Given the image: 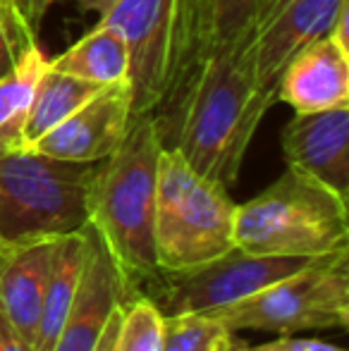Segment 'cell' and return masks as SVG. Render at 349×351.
Here are the masks:
<instances>
[{
    "instance_id": "6da1fadb",
    "label": "cell",
    "mask_w": 349,
    "mask_h": 351,
    "mask_svg": "<svg viewBox=\"0 0 349 351\" xmlns=\"http://www.w3.org/2000/svg\"><path fill=\"white\" fill-rule=\"evenodd\" d=\"M273 103L275 91L258 79L247 41L184 62L151 115L163 148L230 186Z\"/></svg>"
},
{
    "instance_id": "7a4b0ae2",
    "label": "cell",
    "mask_w": 349,
    "mask_h": 351,
    "mask_svg": "<svg viewBox=\"0 0 349 351\" xmlns=\"http://www.w3.org/2000/svg\"><path fill=\"white\" fill-rule=\"evenodd\" d=\"M160 153L163 143L154 115L132 117L125 139L101 160L91 186L88 225L132 294H139L141 282H154L160 275L154 244Z\"/></svg>"
},
{
    "instance_id": "3957f363",
    "label": "cell",
    "mask_w": 349,
    "mask_h": 351,
    "mask_svg": "<svg viewBox=\"0 0 349 351\" xmlns=\"http://www.w3.org/2000/svg\"><path fill=\"white\" fill-rule=\"evenodd\" d=\"M234 246L258 256H318L349 249L347 199L289 167L234 213Z\"/></svg>"
},
{
    "instance_id": "277c9868",
    "label": "cell",
    "mask_w": 349,
    "mask_h": 351,
    "mask_svg": "<svg viewBox=\"0 0 349 351\" xmlns=\"http://www.w3.org/2000/svg\"><path fill=\"white\" fill-rule=\"evenodd\" d=\"M98 162L0 146V244H27L80 232L91 215Z\"/></svg>"
},
{
    "instance_id": "5b68a950",
    "label": "cell",
    "mask_w": 349,
    "mask_h": 351,
    "mask_svg": "<svg viewBox=\"0 0 349 351\" xmlns=\"http://www.w3.org/2000/svg\"><path fill=\"white\" fill-rule=\"evenodd\" d=\"M228 186L201 177L173 148H163L156 189L154 244L160 273H182L234 249Z\"/></svg>"
},
{
    "instance_id": "8992f818",
    "label": "cell",
    "mask_w": 349,
    "mask_h": 351,
    "mask_svg": "<svg viewBox=\"0 0 349 351\" xmlns=\"http://www.w3.org/2000/svg\"><path fill=\"white\" fill-rule=\"evenodd\" d=\"M230 330H268L294 335L304 330L347 328L349 323V249L316 258L263 291L210 311Z\"/></svg>"
},
{
    "instance_id": "52a82bcc",
    "label": "cell",
    "mask_w": 349,
    "mask_h": 351,
    "mask_svg": "<svg viewBox=\"0 0 349 351\" xmlns=\"http://www.w3.org/2000/svg\"><path fill=\"white\" fill-rule=\"evenodd\" d=\"M101 19L130 51L132 117L154 112L184 58L186 0H117Z\"/></svg>"
},
{
    "instance_id": "ba28073f",
    "label": "cell",
    "mask_w": 349,
    "mask_h": 351,
    "mask_svg": "<svg viewBox=\"0 0 349 351\" xmlns=\"http://www.w3.org/2000/svg\"><path fill=\"white\" fill-rule=\"evenodd\" d=\"M313 261L316 258L302 256H258L234 246L228 254L196 268L160 273L151 282L156 287L151 301L165 318L182 313H210L258 294L265 287L311 265Z\"/></svg>"
},
{
    "instance_id": "9c48e42d",
    "label": "cell",
    "mask_w": 349,
    "mask_h": 351,
    "mask_svg": "<svg viewBox=\"0 0 349 351\" xmlns=\"http://www.w3.org/2000/svg\"><path fill=\"white\" fill-rule=\"evenodd\" d=\"M132 125V86L115 82L103 86L70 117L53 127L34 143V151L43 156L75 162L106 160L125 139Z\"/></svg>"
},
{
    "instance_id": "30bf717a",
    "label": "cell",
    "mask_w": 349,
    "mask_h": 351,
    "mask_svg": "<svg viewBox=\"0 0 349 351\" xmlns=\"http://www.w3.org/2000/svg\"><path fill=\"white\" fill-rule=\"evenodd\" d=\"M347 0H273L249 38L254 70L268 88H278L280 74L294 56L316 38L330 34Z\"/></svg>"
},
{
    "instance_id": "8fae6325",
    "label": "cell",
    "mask_w": 349,
    "mask_h": 351,
    "mask_svg": "<svg viewBox=\"0 0 349 351\" xmlns=\"http://www.w3.org/2000/svg\"><path fill=\"white\" fill-rule=\"evenodd\" d=\"M132 296L136 294L130 291L93 227L86 225V256L80 285L51 351H93L110 315Z\"/></svg>"
},
{
    "instance_id": "7c38bea8",
    "label": "cell",
    "mask_w": 349,
    "mask_h": 351,
    "mask_svg": "<svg viewBox=\"0 0 349 351\" xmlns=\"http://www.w3.org/2000/svg\"><path fill=\"white\" fill-rule=\"evenodd\" d=\"M289 167L316 177L347 199L349 194V106L294 112L282 130Z\"/></svg>"
},
{
    "instance_id": "4fadbf2b",
    "label": "cell",
    "mask_w": 349,
    "mask_h": 351,
    "mask_svg": "<svg viewBox=\"0 0 349 351\" xmlns=\"http://www.w3.org/2000/svg\"><path fill=\"white\" fill-rule=\"evenodd\" d=\"M275 101L294 112L349 106V51L330 36L309 43L280 74Z\"/></svg>"
},
{
    "instance_id": "5bb4252c",
    "label": "cell",
    "mask_w": 349,
    "mask_h": 351,
    "mask_svg": "<svg viewBox=\"0 0 349 351\" xmlns=\"http://www.w3.org/2000/svg\"><path fill=\"white\" fill-rule=\"evenodd\" d=\"M58 239L0 244V308L24 339L34 344L41 299Z\"/></svg>"
},
{
    "instance_id": "9a60e30c",
    "label": "cell",
    "mask_w": 349,
    "mask_h": 351,
    "mask_svg": "<svg viewBox=\"0 0 349 351\" xmlns=\"http://www.w3.org/2000/svg\"><path fill=\"white\" fill-rule=\"evenodd\" d=\"M270 3L273 0H186V41L182 65L201 53L247 43Z\"/></svg>"
},
{
    "instance_id": "2e32d148",
    "label": "cell",
    "mask_w": 349,
    "mask_h": 351,
    "mask_svg": "<svg viewBox=\"0 0 349 351\" xmlns=\"http://www.w3.org/2000/svg\"><path fill=\"white\" fill-rule=\"evenodd\" d=\"M86 256V227L72 234L58 237L56 251H53L51 273H48L46 289L41 299V313H38L36 337L34 349L51 351L58 339L62 323H65L70 306L75 301V291L80 285L82 265Z\"/></svg>"
},
{
    "instance_id": "e0dca14e",
    "label": "cell",
    "mask_w": 349,
    "mask_h": 351,
    "mask_svg": "<svg viewBox=\"0 0 349 351\" xmlns=\"http://www.w3.org/2000/svg\"><path fill=\"white\" fill-rule=\"evenodd\" d=\"M101 88V84L72 77V74L51 67V62H48L36 84V91H34L27 117H24L22 134H19V148H32L53 127H58L77 108L84 106L88 98L96 96Z\"/></svg>"
},
{
    "instance_id": "ac0fdd59",
    "label": "cell",
    "mask_w": 349,
    "mask_h": 351,
    "mask_svg": "<svg viewBox=\"0 0 349 351\" xmlns=\"http://www.w3.org/2000/svg\"><path fill=\"white\" fill-rule=\"evenodd\" d=\"M48 62L56 70L101 84V86L125 82L130 77V51H127L125 38L103 19L75 46H70L62 56Z\"/></svg>"
},
{
    "instance_id": "d6986e66",
    "label": "cell",
    "mask_w": 349,
    "mask_h": 351,
    "mask_svg": "<svg viewBox=\"0 0 349 351\" xmlns=\"http://www.w3.org/2000/svg\"><path fill=\"white\" fill-rule=\"evenodd\" d=\"M46 65L48 58L43 56L41 48L34 46L24 53L14 70L0 77V146L19 148L24 117Z\"/></svg>"
},
{
    "instance_id": "ffe728a7",
    "label": "cell",
    "mask_w": 349,
    "mask_h": 351,
    "mask_svg": "<svg viewBox=\"0 0 349 351\" xmlns=\"http://www.w3.org/2000/svg\"><path fill=\"white\" fill-rule=\"evenodd\" d=\"M244 347L234 330L215 315L182 313L165 318L163 351H242Z\"/></svg>"
},
{
    "instance_id": "44dd1931",
    "label": "cell",
    "mask_w": 349,
    "mask_h": 351,
    "mask_svg": "<svg viewBox=\"0 0 349 351\" xmlns=\"http://www.w3.org/2000/svg\"><path fill=\"white\" fill-rule=\"evenodd\" d=\"M165 315L149 294H136L122 308L115 351H163Z\"/></svg>"
},
{
    "instance_id": "7402d4cb",
    "label": "cell",
    "mask_w": 349,
    "mask_h": 351,
    "mask_svg": "<svg viewBox=\"0 0 349 351\" xmlns=\"http://www.w3.org/2000/svg\"><path fill=\"white\" fill-rule=\"evenodd\" d=\"M34 46H38L36 32L8 3H0V77L14 70L24 53Z\"/></svg>"
},
{
    "instance_id": "603a6c76",
    "label": "cell",
    "mask_w": 349,
    "mask_h": 351,
    "mask_svg": "<svg viewBox=\"0 0 349 351\" xmlns=\"http://www.w3.org/2000/svg\"><path fill=\"white\" fill-rule=\"evenodd\" d=\"M242 351H345V349L335 347V344L321 342V339H299V337L282 335L280 339L258 344V347H244Z\"/></svg>"
},
{
    "instance_id": "cb8c5ba5",
    "label": "cell",
    "mask_w": 349,
    "mask_h": 351,
    "mask_svg": "<svg viewBox=\"0 0 349 351\" xmlns=\"http://www.w3.org/2000/svg\"><path fill=\"white\" fill-rule=\"evenodd\" d=\"M0 351H36L29 339L19 335V330L10 323L5 311L0 308Z\"/></svg>"
},
{
    "instance_id": "d4e9b609",
    "label": "cell",
    "mask_w": 349,
    "mask_h": 351,
    "mask_svg": "<svg viewBox=\"0 0 349 351\" xmlns=\"http://www.w3.org/2000/svg\"><path fill=\"white\" fill-rule=\"evenodd\" d=\"M122 308H125V306H120V308L110 315V320H108L106 328H103V332H101V337H98L93 351H115L117 332H120V323H122Z\"/></svg>"
},
{
    "instance_id": "484cf974",
    "label": "cell",
    "mask_w": 349,
    "mask_h": 351,
    "mask_svg": "<svg viewBox=\"0 0 349 351\" xmlns=\"http://www.w3.org/2000/svg\"><path fill=\"white\" fill-rule=\"evenodd\" d=\"M10 8L14 10V12L19 14V17L24 19V22L29 24V27L36 32L38 29V22H36V0H8Z\"/></svg>"
},
{
    "instance_id": "4316f807",
    "label": "cell",
    "mask_w": 349,
    "mask_h": 351,
    "mask_svg": "<svg viewBox=\"0 0 349 351\" xmlns=\"http://www.w3.org/2000/svg\"><path fill=\"white\" fill-rule=\"evenodd\" d=\"M115 3H117V0H80L82 10H86V12H96L98 17H101V14H106Z\"/></svg>"
},
{
    "instance_id": "83f0119b",
    "label": "cell",
    "mask_w": 349,
    "mask_h": 351,
    "mask_svg": "<svg viewBox=\"0 0 349 351\" xmlns=\"http://www.w3.org/2000/svg\"><path fill=\"white\" fill-rule=\"evenodd\" d=\"M56 3V0H36V22L41 24L43 22V14L51 10V5Z\"/></svg>"
},
{
    "instance_id": "f1b7e54d",
    "label": "cell",
    "mask_w": 349,
    "mask_h": 351,
    "mask_svg": "<svg viewBox=\"0 0 349 351\" xmlns=\"http://www.w3.org/2000/svg\"><path fill=\"white\" fill-rule=\"evenodd\" d=\"M0 3H8V0H0ZM8 5H10V3H8Z\"/></svg>"
}]
</instances>
